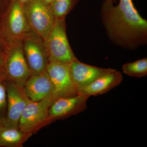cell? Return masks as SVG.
<instances>
[{
  "instance_id": "obj_16",
  "label": "cell",
  "mask_w": 147,
  "mask_h": 147,
  "mask_svg": "<svg viewBox=\"0 0 147 147\" xmlns=\"http://www.w3.org/2000/svg\"><path fill=\"white\" fill-rule=\"evenodd\" d=\"M80 0H53L50 4L55 18H65Z\"/></svg>"
},
{
  "instance_id": "obj_6",
  "label": "cell",
  "mask_w": 147,
  "mask_h": 147,
  "mask_svg": "<svg viewBox=\"0 0 147 147\" xmlns=\"http://www.w3.org/2000/svg\"><path fill=\"white\" fill-rule=\"evenodd\" d=\"M21 43L32 75L46 71L49 62L43 40L32 31L21 40Z\"/></svg>"
},
{
  "instance_id": "obj_18",
  "label": "cell",
  "mask_w": 147,
  "mask_h": 147,
  "mask_svg": "<svg viewBox=\"0 0 147 147\" xmlns=\"http://www.w3.org/2000/svg\"><path fill=\"white\" fill-rule=\"evenodd\" d=\"M4 55H3L0 54V77L3 76L4 77Z\"/></svg>"
},
{
  "instance_id": "obj_9",
  "label": "cell",
  "mask_w": 147,
  "mask_h": 147,
  "mask_svg": "<svg viewBox=\"0 0 147 147\" xmlns=\"http://www.w3.org/2000/svg\"><path fill=\"white\" fill-rule=\"evenodd\" d=\"M6 28L9 41L21 40L32 30L27 21L24 7L16 0H11L8 6Z\"/></svg>"
},
{
  "instance_id": "obj_14",
  "label": "cell",
  "mask_w": 147,
  "mask_h": 147,
  "mask_svg": "<svg viewBox=\"0 0 147 147\" xmlns=\"http://www.w3.org/2000/svg\"><path fill=\"white\" fill-rule=\"evenodd\" d=\"M32 135L24 133L19 127L0 126V146L21 147Z\"/></svg>"
},
{
  "instance_id": "obj_10",
  "label": "cell",
  "mask_w": 147,
  "mask_h": 147,
  "mask_svg": "<svg viewBox=\"0 0 147 147\" xmlns=\"http://www.w3.org/2000/svg\"><path fill=\"white\" fill-rule=\"evenodd\" d=\"M88 98L81 94L57 98L49 108L50 122L84 112L87 108Z\"/></svg>"
},
{
  "instance_id": "obj_2",
  "label": "cell",
  "mask_w": 147,
  "mask_h": 147,
  "mask_svg": "<svg viewBox=\"0 0 147 147\" xmlns=\"http://www.w3.org/2000/svg\"><path fill=\"white\" fill-rule=\"evenodd\" d=\"M44 43L49 62L69 65L78 59L67 39L65 18H55L54 25Z\"/></svg>"
},
{
  "instance_id": "obj_12",
  "label": "cell",
  "mask_w": 147,
  "mask_h": 147,
  "mask_svg": "<svg viewBox=\"0 0 147 147\" xmlns=\"http://www.w3.org/2000/svg\"><path fill=\"white\" fill-rule=\"evenodd\" d=\"M69 65L71 77L78 92L80 89L90 84L108 72L110 69L89 65L78 59L74 61Z\"/></svg>"
},
{
  "instance_id": "obj_15",
  "label": "cell",
  "mask_w": 147,
  "mask_h": 147,
  "mask_svg": "<svg viewBox=\"0 0 147 147\" xmlns=\"http://www.w3.org/2000/svg\"><path fill=\"white\" fill-rule=\"evenodd\" d=\"M122 70L125 74L131 77H144L147 75V59H141L124 64L122 66Z\"/></svg>"
},
{
  "instance_id": "obj_13",
  "label": "cell",
  "mask_w": 147,
  "mask_h": 147,
  "mask_svg": "<svg viewBox=\"0 0 147 147\" xmlns=\"http://www.w3.org/2000/svg\"><path fill=\"white\" fill-rule=\"evenodd\" d=\"M122 80V74L121 72L110 68L105 74L80 89L78 93L88 98L92 96L103 94L118 86Z\"/></svg>"
},
{
  "instance_id": "obj_22",
  "label": "cell",
  "mask_w": 147,
  "mask_h": 147,
  "mask_svg": "<svg viewBox=\"0 0 147 147\" xmlns=\"http://www.w3.org/2000/svg\"><path fill=\"white\" fill-rule=\"evenodd\" d=\"M107 1H109L112 2L114 3H116V2H117V1H116V0H107Z\"/></svg>"
},
{
  "instance_id": "obj_4",
  "label": "cell",
  "mask_w": 147,
  "mask_h": 147,
  "mask_svg": "<svg viewBox=\"0 0 147 147\" xmlns=\"http://www.w3.org/2000/svg\"><path fill=\"white\" fill-rule=\"evenodd\" d=\"M23 7L32 30L44 41L55 20L50 5L42 0H30Z\"/></svg>"
},
{
  "instance_id": "obj_7",
  "label": "cell",
  "mask_w": 147,
  "mask_h": 147,
  "mask_svg": "<svg viewBox=\"0 0 147 147\" xmlns=\"http://www.w3.org/2000/svg\"><path fill=\"white\" fill-rule=\"evenodd\" d=\"M46 71L53 83L56 99L79 94L71 77L69 65L49 62Z\"/></svg>"
},
{
  "instance_id": "obj_19",
  "label": "cell",
  "mask_w": 147,
  "mask_h": 147,
  "mask_svg": "<svg viewBox=\"0 0 147 147\" xmlns=\"http://www.w3.org/2000/svg\"><path fill=\"white\" fill-rule=\"evenodd\" d=\"M11 0H0V4H3L9 5L10 3Z\"/></svg>"
},
{
  "instance_id": "obj_11",
  "label": "cell",
  "mask_w": 147,
  "mask_h": 147,
  "mask_svg": "<svg viewBox=\"0 0 147 147\" xmlns=\"http://www.w3.org/2000/svg\"><path fill=\"white\" fill-rule=\"evenodd\" d=\"M30 100L36 102L46 98H55L53 83L47 71L33 74L23 88Z\"/></svg>"
},
{
  "instance_id": "obj_8",
  "label": "cell",
  "mask_w": 147,
  "mask_h": 147,
  "mask_svg": "<svg viewBox=\"0 0 147 147\" xmlns=\"http://www.w3.org/2000/svg\"><path fill=\"white\" fill-rule=\"evenodd\" d=\"M7 106L5 119L2 125L18 127L23 110L30 99L23 88L5 81Z\"/></svg>"
},
{
  "instance_id": "obj_21",
  "label": "cell",
  "mask_w": 147,
  "mask_h": 147,
  "mask_svg": "<svg viewBox=\"0 0 147 147\" xmlns=\"http://www.w3.org/2000/svg\"><path fill=\"white\" fill-rule=\"evenodd\" d=\"M43 1L45 2V3H47L48 4L50 5L53 1V0H42Z\"/></svg>"
},
{
  "instance_id": "obj_17",
  "label": "cell",
  "mask_w": 147,
  "mask_h": 147,
  "mask_svg": "<svg viewBox=\"0 0 147 147\" xmlns=\"http://www.w3.org/2000/svg\"><path fill=\"white\" fill-rule=\"evenodd\" d=\"M7 106L5 80L3 76L0 77V126L5 119Z\"/></svg>"
},
{
  "instance_id": "obj_1",
  "label": "cell",
  "mask_w": 147,
  "mask_h": 147,
  "mask_svg": "<svg viewBox=\"0 0 147 147\" xmlns=\"http://www.w3.org/2000/svg\"><path fill=\"white\" fill-rule=\"evenodd\" d=\"M100 16L108 38L115 45L134 50L147 44V21L133 0H119L116 5L104 0Z\"/></svg>"
},
{
  "instance_id": "obj_5",
  "label": "cell",
  "mask_w": 147,
  "mask_h": 147,
  "mask_svg": "<svg viewBox=\"0 0 147 147\" xmlns=\"http://www.w3.org/2000/svg\"><path fill=\"white\" fill-rule=\"evenodd\" d=\"M55 100L50 98L36 102L30 100L21 115L19 129L32 135L41 127L50 123L49 108Z\"/></svg>"
},
{
  "instance_id": "obj_3",
  "label": "cell",
  "mask_w": 147,
  "mask_h": 147,
  "mask_svg": "<svg viewBox=\"0 0 147 147\" xmlns=\"http://www.w3.org/2000/svg\"><path fill=\"white\" fill-rule=\"evenodd\" d=\"M4 55V77L5 81L24 88L32 75L26 61L21 40L9 41Z\"/></svg>"
},
{
  "instance_id": "obj_20",
  "label": "cell",
  "mask_w": 147,
  "mask_h": 147,
  "mask_svg": "<svg viewBox=\"0 0 147 147\" xmlns=\"http://www.w3.org/2000/svg\"><path fill=\"white\" fill-rule=\"evenodd\" d=\"M16 1L20 3L22 5H24L29 2L30 0H16Z\"/></svg>"
}]
</instances>
